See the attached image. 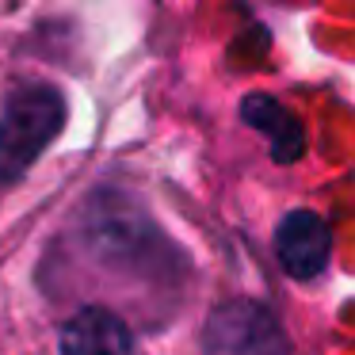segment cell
<instances>
[{
    "label": "cell",
    "instance_id": "cell-1",
    "mask_svg": "<svg viewBox=\"0 0 355 355\" xmlns=\"http://www.w3.org/2000/svg\"><path fill=\"white\" fill-rule=\"evenodd\" d=\"M69 115L62 88L46 80H24L0 107V187H12L58 141Z\"/></svg>",
    "mask_w": 355,
    "mask_h": 355
},
{
    "label": "cell",
    "instance_id": "cell-2",
    "mask_svg": "<svg viewBox=\"0 0 355 355\" xmlns=\"http://www.w3.org/2000/svg\"><path fill=\"white\" fill-rule=\"evenodd\" d=\"M207 355H291V344L263 302L237 298L210 313Z\"/></svg>",
    "mask_w": 355,
    "mask_h": 355
},
{
    "label": "cell",
    "instance_id": "cell-3",
    "mask_svg": "<svg viewBox=\"0 0 355 355\" xmlns=\"http://www.w3.org/2000/svg\"><path fill=\"white\" fill-rule=\"evenodd\" d=\"M275 260L294 283H313L329 271L332 260V230L317 210L298 207L286 210L275 225Z\"/></svg>",
    "mask_w": 355,
    "mask_h": 355
},
{
    "label": "cell",
    "instance_id": "cell-5",
    "mask_svg": "<svg viewBox=\"0 0 355 355\" xmlns=\"http://www.w3.org/2000/svg\"><path fill=\"white\" fill-rule=\"evenodd\" d=\"M241 119L271 141V157L279 164H294L306 153V130H302L298 115L291 107H283L279 100H271V96H245L241 100Z\"/></svg>",
    "mask_w": 355,
    "mask_h": 355
},
{
    "label": "cell",
    "instance_id": "cell-4",
    "mask_svg": "<svg viewBox=\"0 0 355 355\" xmlns=\"http://www.w3.org/2000/svg\"><path fill=\"white\" fill-rule=\"evenodd\" d=\"M62 355H141L130 324L107 306H80L58 332Z\"/></svg>",
    "mask_w": 355,
    "mask_h": 355
}]
</instances>
